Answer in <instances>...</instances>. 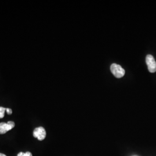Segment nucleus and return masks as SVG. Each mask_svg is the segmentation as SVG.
<instances>
[{
    "instance_id": "f257e3e1",
    "label": "nucleus",
    "mask_w": 156,
    "mask_h": 156,
    "mask_svg": "<svg viewBox=\"0 0 156 156\" xmlns=\"http://www.w3.org/2000/svg\"><path fill=\"white\" fill-rule=\"evenodd\" d=\"M111 71L113 75L117 78H122L125 74L124 69L120 66L116 64H112Z\"/></svg>"
},
{
    "instance_id": "f03ea898",
    "label": "nucleus",
    "mask_w": 156,
    "mask_h": 156,
    "mask_svg": "<svg viewBox=\"0 0 156 156\" xmlns=\"http://www.w3.org/2000/svg\"><path fill=\"white\" fill-rule=\"evenodd\" d=\"M146 62L149 72L151 73H155L156 71V62L153 56L151 55H147L146 57Z\"/></svg>"
},
{
    "instance_id": "7ed1b4c3",
    "label": "nucleus",
    "mask_w": 156,
    "mask_h": 156,
    "mask_svg": "<svg viewBox=\"0 0 156 156\" xmlns=\"http://www.w3.org/2000/svg\"><path fill=\"white\" fill-rule=\"evenodd\" d=\"M33 136L39 140H43L46 138V133L45 128L42 127H39L34 130Z\"/></svg>"
},
{
    "instance_id": "20e7f679",
    "label": "nucleus",
    "mask_w": 156,
    "mask_h": 156,
    "mask_svg": "<svg viewBox=\"0 0 156 156\" xmlns=\"http://www.w3.org/2000/svg\"><path fill=\"white\" fill-rule=\"evenodd\" d=\"M15 124L13 122L9 121L8 123H0V134H4L14 128Z\"/></svg>"
},
{
    "instance_id": "39448f33",
    "label": "nucleus",
    "mask_w": 156,
    "mask_h": 156,
    "mask_svg": "<svg viewBox=\"0 0 156 156\" xmlns=\"http://www.w3.org/2000/svg\"><path fill=\"white\" fill-rule=\"evenodd\" d=\"M6 109V108H5L4 107H0V119H2L4 117Z\"/></svg>"
},
{
    "instance_id": "423d86ee",
    "label": "nucleus",
    "mask_w": 156,
    "mask_h": 156,
    "mask_svg": "<svg viewBox=\"0 0 156 156\" xmlns=\"http://www.w3.org/2000/svg\"><path fill=\"white\" fill-rule=\"evenodd\" d=\"M17 156H33V154L30 151H27L26 153H23V152H20Z\"/></svg>"
},
{
    "instance_id": "0eeeda50",
    "label": "nucleus",
    "mask_w": 156,
    "mask_h": 156,
    "mask_svg": "<svg viewBox=\"0 0 156 156\" xmlns=\"http://www.w3.org/2000/svg\"><path fill=\"white\" fill-rule=\"evenodd\" d=\"M6 111L7 112V113L8 115H11L12 113V111L11 109H9V108H6Z\"/></svg>"
},
{
    "instance_id": "6e6552de",
    "label": "nucleus",
    "mask_w": 156,
    "mask_h": 156,
    "mask_svg": "<svg viewBox=\"0 0 156 156\" xmlns=\"http://www.w3.org/2000/svg\"><path fill=\"white\" fill-rule=\"evenodd\" d=\"M0 156H6L5 154H2V153H0Z\"/></svg>"
},
{
    "instance_id": "1a4fd4ad",
    "label": "nucleus",
    "mask_w": 156,
    "mask_h": 156,
    "mask_svg": "<svg viewBox=\"0 0 156 156\" xmlns=\"http://www.w3.org/2000/svg\"></svg>"
}]
</instances>
